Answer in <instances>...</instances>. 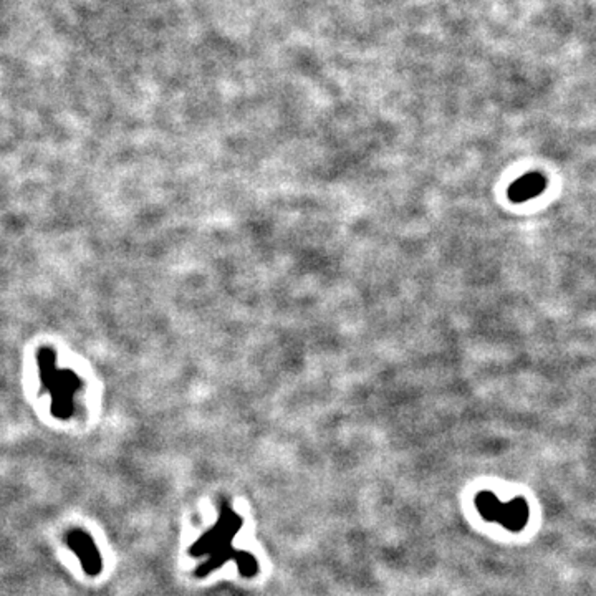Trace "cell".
I'll use <instances>...</instances> for the list:
<instances>
[{"label":"cell","mask_w":596,"mask_h":596,"mask_svg":"<svg viewBox=\"0 0 596 596\" xmlns=\"http://www.w3.org/2000/svg\"><path fill=\"white\" fill-rule=\"evenodd\" d=\"M529 521V506L523 498H514L504 504L498 523L506 527L510 532H521Z\"/></svg>","instance_id":"5"},{"label":"cell","mask_w":596,"mask_h":596,"mask_svg":"<svg viewBox=\"0 0 596 596\" xmlns=\"http://www.w3.org/2000/svg\"><path fill=\"white\" fill-rule=\"evenodd\" d=\"M545 189L546 179L544 174H525L509 187V199L512 202H525L529 199L537 198Z\"/></svg>","instance_id":"4"},{"label":"cell","mask_w":596,"mask_h":596,"mask_svg":"<svg viewBox=\"0 0 596 596\" xmlns=\"http://www.w3.org/2000/svg\"><path fill=\"white\" fill-rule=\"evenodd\" d=\"M67 545L80 560L83 571L90 576H97L103 570V560L93 537L85 530L74 529L67 534Z\"/></svg>","instance_id":"3"},{"label":"cell","mask_w":596,"mask_h":596,"mask_svg":"<svg viewBox=\"0 0 596 596\" xmlns=\"http://www.w3.org/2000/svg\"><path fill=\"white\" fill-rule=\"evenodd\" d=\"M242 525V517L232 507L223 504L217 522L189 548V555L192 559H206L196 569V576L204 578L212 571L219 570L227 561H236L239 573L244 578H252L259 573L257 559L250 552L236 550L232 545Z\"/></svg>","instance_id":"1"},{"label":"cell","mask_w":596,"mask_h":596,"mask_svg":"<svg viewBox=\"0 0 596 596\" xmlns=\"http://www.w3.org/2000/svg\"><path fill=\"white\" fill-rule=\"evenodd\" d=\"M475 506H477V509H479L485 521L498 523L504 504L492 492H481L479 496L475 497Z\"/></svg>","instance_id":"6"},{"label":"cell","mask_w":596,"mask_h":596,"mask_svg":"<svg viewBox=\"0 0 596 596\" xmlns=\"http://www.w3.org/2000/svg\"><path fill=\"white\" fill-rule=\"evenodd\" d=\"M38 374L45 391L51 396V414L57 420L72 418L74 411V395L80 389V380L70 370H59L55 351L42 348L37 355Z\"/></svg>","instance_id":"2"}]
</instances>
